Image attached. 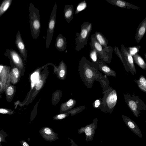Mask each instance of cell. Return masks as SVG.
Segmentation results:
<instances>
[{
    "mask_svg": "<svg viewBox=\"0 0 146 146\" xmlns=\"http://www.w3.org/2000/svg\"><path fill=\"white\" fill-rule=\"evenodd\" d=\"M89 43L91 48L96 51L98 59L105 63H110L112 59L113 49L111 46L103 47L95 38L93 34L91 35Z\"/></svg>",
    "mask_w": 146,
    "mask_h": 146,
    "instance_id": "cell-3",
    "label": "cell"
},
{
    "mask_svg": "<svg viewBox=\"0 0 146 146\" xmlns=\"http://www.w3.org/2000/svg\"><path fill=\"white\" fill-rule=\"evenodd\" d=\"M113 50H114L116 55L120 59L125 70L128 73H129V71L127 69L124 59L120 50L119 49L118 47L117 46H115L114 47Z\"/></svg>",
    "mask_w": 146,
    "mask_h": 146,
    "instance_id": "cell-25",
    "label": "cell"
},
{
    "mask_svg": "<svg viewBox=\"0 0 146 146\" xmlns=\"http://www.w3.org/2000/svg\"><path fill=\"white\" fill-rule=\"evenodd\" d=\"M57 7L56 4L55 3L53 7L48 22L46 42V47L47 48L49 47L53 35L56 24Z\"/></svg>",
    "mask_w": 146,
    "mask_h": 146,
    "instance_id": "cell-7",
    "label": "cell"
},
{
    "mask_svg": "<svg viewBox=\"0 0 146 146\" xmlns=\"http://www.w3.org/2000/svg\"><path fill=\"white\" fill-rule=\"evenodd\" d=\"M66 68V65L63 60L60 63L58 67H54V71H56V73L57 72L58 78L60 79H63L65 78Z\"/></svg>",
    "mask_w": 146,
    "mask_h": 146,
    "instance_id": "cell-19",
    "label": "cell"
},
{
    "mask_svg": "<svg viewBox=\"0 0 146 146\" xmlns=\"http://www.w3.org/2000/svg\"><path fill=\"white\" fill-rule=\"evenodd\" d=\"M122 118L127 126L134 133L139 137L142 138L143 135L140 128L132 120L124 115H122Z\"/></svg>",
    "mask_w": 146,
    "mask_h": 146,
    "instance_id": "cell-11",
    "label": "cell"
},
{
    "mask_svg": "<svg viewBox=\"0 0 146 146\" xmlns=\"http://www.w3.org/2000/svg\"><path fill=\"white\" fill-rule=\"evenodd\" d=\"M134 62L142 69H146V63L142 58L138 54H136L132 56Z\"/></svg>",
    "mask_w": 146,
    "mask_h": 146,
    "instance_id": "cell-22",
    "label": "cell"
},
{
    "mask_svg": "<svg viewBox=\"0 0 146 146\" xmlns=\"http://www.w3.org/2000/svg\"><path fill=\"white\" fill-rule=\"evenodd\" d=\"M106 1L112 5L121 8L137 10L140 9L139 7L123 0H106Z\"/></svg>",
    "mask_w": 146,
    "mask_h": 146,
    "instance_id": "cell-13",
    "label": "cell"
},
{
    "mask_svg": "<svg viewBox=\"0 0 146 146\" xmlns=\"http://www.w3.org/2000/svg\"><path fill=\"white\" fill-rule=\"evenodd\" d=\"M3 68V66L2 65L0 66V73L1 72Z\"/></svg>",
    "mask_w": 146,
    "mask_h": 146,
    "instance_id": "cell-39",
    "label": "cell"
},
{
    "mask_svg": "<svg viewBox=\"0 0 146 146\" xmlns=\"http://www.w3.org/2000/svg\"><path fill=\"white\" fill-rule=\"evenodd\" d=\"M134 81L142 91L146 93V79L144 76L141 75L138 79H135Z\"/></svg>",
    "mask_w": 146,
    "mask_h": 146,
    "instance_id": "cell-23",
    "label": "cell"
},
{
    "mask_svg": "<svg viewBox=\"0 0 146 146\" xmlns=\"http://www.w3.org/2000/svg\"><path fill=\"white\" fill-rule=\"evenodd\" d=\"M123 96L127 105L136 117L140 116L141 111L146 110V105L138 96L123 94Z\"/></svg>",
    "mask_w": 146,
    "mask_h": 146,
    "instance_id": "cell-5",
    "label": "cell"
},
{
    "mask_svg": "<svg viewBox=\"0 0 146 146\" xmlns=\"http://www.w3.org/2000/svg\"><path fill=\"white\" fill-rule=\"evenodd\" d=\"M126 48L129 54L133 56L138 53L139 49L141 48V46L140 45H137L132 47H129Z\"/></svg>",
    "mask_w": 146,
    "mask_h": 146,
    "instance_id": "cell-28",
    "label": "cell"
},
{
    "mask_svg": "<svg viewBox=\"0 0 146 146\" xmlns=\"http://www.w3.org/2000/svg\"><path fill=\"white\" fill-rule=\"evenodd\" d=\"M87 6V3L85 1L81 2L77 5L75 10V14H77L82 10L85 9Z\"/></svg>",
    "mask_w": 146,
    "mask_h": 146,
    "instance_id": "cell-29",
    "label": "cell"
},
{
    "mask_svg": "<svg viewBox=\"0 0 146 146\" xmlns=\"http://www.w3.org/2000/svg\"><path fill=\"white\" fill-rule=\"evenodd\" d=\"M93 35L96 40L103 47H106L108 46V40L101 33L96 31Z\"/></svg>",
    "mask_w": 146,
    "mask_h": 146,
    "instance_id": "cell-20",
    "label": "cell"
},
{
    "mask_svg": "<svg viewBox=\"0 0 146 146\" xmlns=\"http://www.w3.org/2000/svg\"><path fill=\"white\" fill-rule=\"evenodd\" d=\"M66 39L62 34H59L57 37L55 42V46L59 51L62 52L66 48Z\"/></svg>",
    "mask_w": 146,
    "mask_h": 146,
    "instance_id": "cell-17",
    "label": "cell"
},
{
    "mask_svg": "<svg viewBox=\"0 0 146 146\" xmlns=\"http://www.w3.org/2000/svg\"><path fill=\"white\" fill-rule=\"evenodd\" d=\"M12 1V0H5L2 2L0 6V17L9 8Z\"/></svg>",
    "mask_w": 146,
    "mask_h": 146,
    "instance_id": "cell-24",
    "label": "cell"
},
{
    "mask_svg": "<svg viewBox=\"0 0 146 146\" xmlns=\"http://www.w3.org/2000/svg\"><path fill=\"white\" fill-rule=\"evenodd\" d=\"M146 31V17L139 25L135 34V38L137 43H139L145 35Z\"/></svg>",
    "mask_w": 146,
    "mask_h": 146,
    "instance_id": "cell-16",
    "label": "cell"
},
{
    "mask_svg": "<svg viewBox=\"0 0 146 146\" xmlns=\"http://www.w3.org/2000/svg\"><path fill=\"white\" fill-rule=\"evenodd\" d=\"M129 71L133 75L136 74V70L132 56L128 52L124 45L121 44L120 50Z\"/></svg>",
    "mask_w": 146,
    "mask_h": 146,
    "instance_id": "cell-9",
    "label": "cell"
},
{
    "mask_svg": "<svg viewBox=\"0 0 146 146\" xmlns=\"http://www.w3.org/2000/svg\"><path fill=\"white\" fill-rule=\"evenodd\" d=\"M94 64L98 70L101 71L106 76H116L117 74L115 72L111 69L104 62L98 59L97 62Z\"/></svg>",
    "mask_w": 146,
    "mask_h": 146,
    "instance_id": "cell-12",
    "label": "cell"
},
{
    "mask_svg": "<svg viewBox=\"0 0 146 146\" xmlns=\"http://www.w3.org/2000/svg\"><path fill=\"white\" fill-rule=\"evenodd\" d=\"M4 54L10 57L15 64L20 66H23V63L21 58L19 54L15 50L7 49Z\"/></svg>",
    "mask_w": 146,
    "mask_h": 146,
    "instance_id": "cell-15",
    "label": "cell"
},
{
    "mask_svg": "<svg viewBox=\"0 0 146 146\" xmlns=\"http://www.w3.org/2000/svg\"><path fill=\"white\" fill-rule=\"evenodd\" d=\"M29 23L31 36L33 39H37L41 28L40 15L38 8L32 3L29 5Z\"/></svg>",
    "mask_w": 146,
    "mask_h": 146,
    "instance_id": "cell-4",
    "label": "cell"
},
{
    "mask_svg": "<svg viewBox=\"0 0 146 146\" xmlns=\"http://www.w3.org/2000/svg\"><path fill=\"white\" fill-rule=\"evenodd\" d=\"M78 71L83 82L88 88H92L95 81L99 82L103 76L94 64L84 56L79 61Z\"/></svg>",
    "mask_w": 146,
    "mask_h": 146,
    "instance_id": "cell-1",
    "label": "cell"
},
{
    "mask_svg": "<svg viewBox=\"0 0 146 146\" xmlns=\"http://www.w3.org/2000/svg\"><path fill=\"white\" fill-rule=\"evenodd\" d=\"M39 132L42 138L45 140L50 142L54 141L59 139L58 134L54 132L53 130L48 127H42Z\"/></svg>",
    "mask_w": 146,
    "mask_h": 146,
    "instance_id": "cell-10",
    "label": "cell"
},
{
    "mask_svg": "<svg viewBox=\"0 0 146 146\" xmlns=\"http://www.w3.org/2000/svg\"><path fill=\"white\" fill-rule=\"evenodd\" d=\"M102 93L101 111L106 113H111L117 102V91L110 86L103 91Z\"/></svg>",
    "mask_w": 146,
    "mask_h": 146,
    "instance_id": "cell-2",
    "label": "cell"
},
{
    "mask_svg": "<svg viewBox=\"0 0 146 146\" xmlns=\"http://www.w3.org/2000/svg\"><path fill=\"white\" fill-rule=\"evenodd\" d=\"M14 92V89L13 87L11 86H10L8 87L7 90V93L8 95L9 96H11L13 94Z\"/></svg>",
    "mask_w": 146,
    "mask_h": 146,
    "instance_id": "cell-34",
    "label": "cell"
},
{
    "mask_svg": "<svg viewBox=\"0 0 146 146\" xmlns=\"http://www.w3.org/2000/svg\"><path fill=\"white\" fill-rule=\"evenodd\" d=\"M9 112L8 111L5 109H0V113L2 114L7 113Z\"/></svg>",
    "mask_w": 146,
    "mask_h": 146,
    "instance_id": "cell-38",
    "label": "cell"
},
{
    "mask_svg": "<svg viewBox=\"0 0 146 146\" xmlns=\"http://www.w3.org/2000/svg\"><path fill=\"white\" fill-rule=\"evenodd\" d=\"M12 72L16 78H18L19 76V71L18 69L16 68H14L12 70Z\"/></svg>",
    "mask_w": 146,
    "mask_h": 146,
    "instance_id": "cell-35",
    "label": "cell"
},
{
    "mask_svg": "<svg viewBox=\"0 0 146 146\" xmlns=\"http://www.w3.org/2000/svg\"><path fill=\"white\" fill-rule=\"evenodd\" d=\"M68 139L70 141L71 145L70 146H78L74 141L72 139H71L69 137H68Z\"/></svg>",
    "mask_w": 146,
    "mask_h": 146,
    "instance_id": "cell-37",
    "label": "cell"
},
{
    "mask_svg": "<svg viewBox=\"0 0 146 146\" xmlns=\"http://www.w3.org/2000/svg\"><path fill=\"white\" fill-rule=\"evenodd\" d=\"M8 136L7 134L3 130L0 129V146H3L1 143H7L5 138Z\"/></svg>",
    "mask_w": 146,
    "mask_h": 146,
    "instance_id": "cell-32",
    "label": "cell"
},
{
    "mask_svg": "<svg viewBox=\"0 0 146 146\" xmlns=\"http://www.w3.org/2000/svg\"><path fill=\"white\" fill-rule=\"evenodd\" d=\"M92 28V23L85 22L82 24L80 32L76 33L77 36L75 39L76 50L80 51L86 45Z\"/></svg>",
    "mask_w": 146,
    "mask_h": 146,
    "instance_id": "cell-6",
    "label": "cell"
},
{
    "mask_svg": "<svg viewBox=\"0 0 146 146\" xmlns=\"http://www.w3.org/2000/svg\"><path fill=\"white\" fill-rule=\"evenodd\" d=\"M102 105V98L96 100L93 103V107L95 109H101Z\"/></svg>",
    "mask_w": 146,
    "mask_h": 146,
    "instance_id": "cell-33",
    "label": "cell"
},
{
    "mask_svg": "<svg viewBox=\"0 0 146 146\" xmlns=\"http://www.w3.org/2000/svg\"><path fill=\"white\" fill-rule=\"evenodd\" d=\"M76 103V101L74 100L70 99L66 102L62 104L61 106L60 113L67 111L74 106Z\"/></svg>",
    "mask_w": 146,
    "mask_h": 146,
    "instance_id": "cell-21",
    "label": "cell"
},
{
    "mask_svg": "<svg viewBox=\"0 0 146 146\" xmlns=\"http://www.w3.org/2000/svg\"><path fill=\"white\" fill-rule=\"evenodd\" d=\"M98 82L101 85L103 91L104 90L110 86L109 81L106 75L103 76Z\"/></svg>",
    "mask_w": 146,
    "mask_h": 146,
    "instance_id": "cell-26",
    "label": "cell"
},
{
    "mask_svg": "<svg viewBox=\"0 0 146 146\" xmlns=\"http://www.w3.org/2000/svg\"><path fill=\"white\" fill-rule=\"evenodd\" d=\"M85 108V106L78 107L74 110L67 111L68 113L71 114V115H73L82 111Z\"/></svg>",
    "mask_w": 146,
    "mask_h": 146,
    "instance_id": "cell-30",
    "label": "cell"
},
{
    "mask_svg": "<svg viewBox=\"0 0 146 146\" xmlns=\"http://www.w3.org/2000/svg\"><path fill=\"white\" fill-rule=\"evenodd\" d=\"M22 146H29L28 143L24 140L20 141Z\"/></svg>",
    "mask_w": 146,
    "mask_h": 146,
    "instance_id": "cell-36",
    "label": "cell"
},
{
    "mask_svg": "<svg viewBox=\"0 0 146 146\" xmlns=\"http://www.w3.org/2000/svg\"><path fill=\"white\" fill-rule=\"evenodd\" d=\"M70 113L68 111L57 114L53 117V119L54 120H60L64 119L68 117Z\"/></svg>",
    "mask_w": 146,
    "mask_h": 146,
    "instance_id": "cell-31",
    "label": "cell"
},
{
    "mask_svg": "<svg viewBox=\"0 0 146 146\" xmlns=\"http://www.w3.org/2000/svg\"><path fill=\"white\" fill-rule=\"evenodd\" d=\"M146 53H145L144 54V55H145V58H146Z\"/></svg>",
    "mask_w": 146,
    "mask_h": 146,
    "instance_id": "cell-40",
    "label": "cell"
},
{
    "mask_svg": "<svg viewBox=\"0 0 146 146\" xmlns=\"http://www.w3.org/2000/svg\"><path fill=\"white\" fill-rule=\"evenodd\" d=\"M15 42L21 55L25 60H26L27 51L19 31H18L16 35Z\"/></svg>",
    "mask_w": 146,
    "mask_h": 146,
    "instance_id": "cell-14",
    "label": "cell"
},
{
    "mask_svg": "<svg viewBox=\"0 0 146 146\" xmlns=\"http://www.w3.org/2000/svg\"><path fill=\"white\" fill-rule=\"evenodd\" d=\"M91 50L89 53V56L91 62L95 63L97 62L98 58L97 53L96 50L93 48H91Z\"/></svg>",
    "mask_w": 146,
    "mask_h": 146,
    "instance_id": "cell-27",
    "label": "cell"
},
{
    "mask_svg": "<svg viewBox=\"0 0 146 146\" xmlns=\"http://www.w3.org/2000/svg\"><path fill=\"white\" fill-rule=\"evenodd\" d=\"M74 7L72 5H66L64 10V17L68 23H70L73 18Z\"/></svg>",
    "mask_w": 146,
    "mask_h": 146,
    "instance_id": "cell-18",
    "label": "cell"
},
{
    "mask_svg": "<svg viewBox=\"0 0 146 146\" xmlns=\"http://www.w3.org/2000/svg\"><path fill=\"white\" fill-rule=\"evenodd\" d=\"M98 119L96 117L94 119L90 124L86 125L84 127H81L78 130V133H84L86 136V140L87 142L92 141L94 138L96 129Z\"/></svg>",
    "mask_w": 146,
    "mask_h": 146,
    "instance_id": "cell-8",
    "label": "cell"
}]
</instances>
